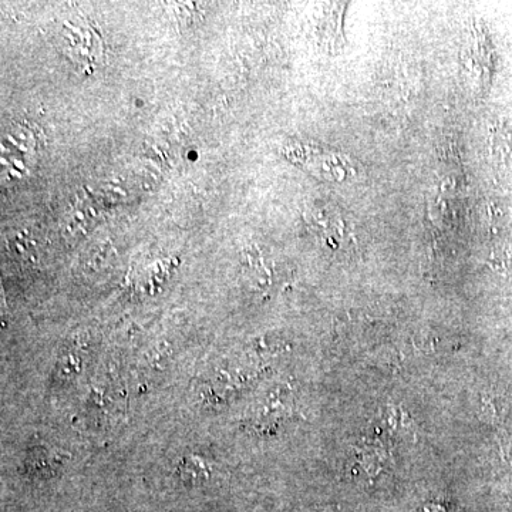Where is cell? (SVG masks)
Segmentation results:
<instances>
[{"instance_id": "obj_2", "label": "cell", "mask_w": 512, "mask_h": 512, "mask_svg": "<svg viewBox=\"0 0 512 512\" xmlns=\"http://www.w3.org/2000/svg\"><path fill=\"white\" fill-rule=\"evenodd\" d=\"M421 512H444V510L441 507H433V505H430V507L424 508Z\"/></svg>"}, {"instance_id": "obj_1", "label": "cell", "mask_w": 512, "mask_h": 512, "mask_svg": "<svg viewBox=\"0 0 512 512\" xmlns=\"http://www.w3.org/2000/svg\"><path fill=\"white\" fill-rule=\"evenodd\" d=\"M293 161L305 165L312 173L333 183L350 181L359 175V167L352 157L339 151L316 146H302L289 153Z\"/></svg>"}]
</instances>
